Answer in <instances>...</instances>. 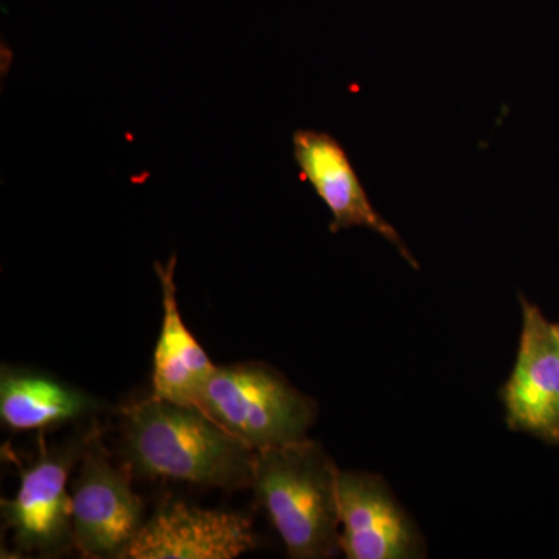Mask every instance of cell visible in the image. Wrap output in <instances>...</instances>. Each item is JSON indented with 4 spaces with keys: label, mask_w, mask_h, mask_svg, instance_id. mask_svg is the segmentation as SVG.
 <instances>
[{
    "label": "cell",
    "mask_w": 559,
    "mask_h": 559,
    "mask_svg": "<svg viewBox=\"0 0 559 559\" xmlns=\"http://www.w3.org/2000/svg\"><path fill=\"white\" fill-rule=\"evenodd\" d=\"M557 331H558V334H559V323H558V325H557Z\"/></svg>",
    "instance_id": "obj_12"
},
{
    "label": "cell",
    "mask_w": 559,
    "mask_h": 559,
    "mask_svg": "<svg viewBox=\"0 0 559 559\" xmlns=\"http://www.w3.org/2000/svg\"><path fill=\"white\" fill-rule=\"evenodd\" d=\"M94 409V399L64 382L35 371L2 369L0 418L10 429H47Z\"/></svg>",
    "instance_id": "obj_11"
},
{
    "label": "cell",
    "mask_w": 559,
    "mask_h": 559,
    "mask_svg": "<svg viewBox=\"0 0 559 559\" xmlns=\"http://www.w3.org/2000/svg\"><path fill=\"white\" fill-rule=\"evenodd\" d=\"M293 156L301 178L330 210L333 234L353 227L374 231L399 250L414 270H419L417 259L399 231L371 204L340 140L329 132L297 130L293 135Z\"/></svg>",
    "instance_id": "obj_9"
},
{
    "label": "cell",
    "mask_w": 559,
    "mask_h": 559,
    "mask_svg": "<svg viewBox=\"0 0 559 559\" xmlns=\"http://www.w3.org/2000/svg\"><path fill=\"white\" fill-rule=\"evenodd\" d=\"M83 447L75 443L47 450L21 469V484L13 499L2 500L5 527L13 532L17 549L28 554H57L73 543L72 496L68 492L70 469Z\"/></svg>",
    "instance_id": "obj_7"
},
{
    "label": "cell",
    "mask_w": 559,
    "mask_h": 559,
    "mask_svg": "<svg viewBox=\"0 0 559 559\" xmlns=\"http://www.w3.org/2000/svg\"><path fill=\"white\" fill-rule=\"evenodd\" d=\"M175 270L176 255L167 264H154L160 280L164 318L154 349L153 396L198 406L216 366L183 322L176 297Z\"/></svg>",
    "instance_id": "obj_10"
},
{
    "label": "cell",
    "mask_w": 559,
    "mask_h": 559,
    "mask_svg": "<svg viewBox=\"0 0 559 559\" xmlns=\"http://www.w3.org/2000/svg\"><path fill=\"white\" fill-rule=\"evenodd\" d=\"M124 450L150 479L223 489L250 488L255 451L201 407L150 399L123 412Z\"/></svg>",
    "instance_id": "obj_1"
},
{
    "label": "cell",
    "mask_w": 559,
    "mask_h": 559,
    "mask_svg": "<svg viewBox=\"0 0 559 559\" xmlns=\"http://www.w3.org/2000/svg\"><path fill=\"white\" fill-rule=\"evenodd\" d=\"M255 547L257 536L245 514L175 500L143 522L121 558L235 559Z\"/></svg>",
    "instance_id": "obj_8"
},
{
    "label": "cell",
    "mask_w": 559,
    "mask_h": 559,
    "mask_svg": "<svg viewBox=\"0 0 559 559\" xmlns=\"http://www.w3.org/2000/svg\"><path fill=\"white\" fill-rule=\"evenodd\" d=\"M522 330L516 362L500 390L506 421L559 447V334L535 304L520 296Z\"/></svg>",
    "instance_id": "obj_5"
},
{
    "label": "cell",
    "mask_w": 559,
    "mask_h": 559,
    "mask_svg": "<svg viewBox=\"0 0 559 559\" xmlns=\"http://www.w3.org/2000/svg\"><path fill=\"white\" fill-rule=\"evenodd\" d=\"M81 459L72 495L73 544L87 558H121L142 527V499L110 463L97 433L84 440Z\"/></svg>",
    "instance_id": "obj_4"
},
{
    "label": "cell",
    "mask_w": 559,
    "mask_h": 559,
    "mask_svg": "<svg viewBox=\"0 0 559 559\" xmlns=\"http://www.w3.org/2000/svg\"><path fill=\"white\" fill-rule=\"evenodd\" d=\"M341 551L348 559H419L428 547L417 522L388 481L366 471H340Z\"/></svg>",
    "instance_id": "obj_6"
},
{
    "label": "cell",
    "mask_w": 559,
    "mask_h": 559,
    "mask_svg": "<svg viewBox=\"0 0 559 559\" xmlns=\"http://www.w3.org/2000/svg\"><path fill=\"white\" fill-rule=\"evenodd\" d=\"M198 407L253 451L307 439L318 418L314 400L261 362L216 367Z\"/></svg>",
    "instance_id": "obj_3"
},
{
    "label": "cell",
    "mask_w": 559,
    "mask_h": 559,
    "mask_svg": "<svg viewBox=\"0 0 559 559\" xmlns=\"http://www.w3.org/2000/svg\"><path fill=\"white\" fill-rule=\"evenodd\" d=\"M340 469L329 452L304 439L255 451L252 485L288 557L326 559L341 551Z\"/></svg>",
    "instance_id": "obj_2"
}]
</instances>
